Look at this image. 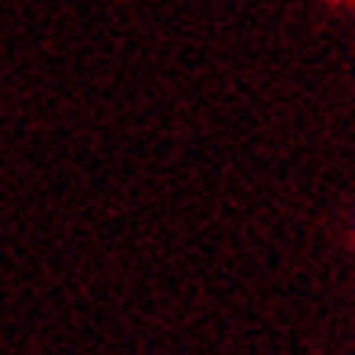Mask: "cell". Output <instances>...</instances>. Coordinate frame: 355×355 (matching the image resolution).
Returning a JSON list of instances; mask_svg holds the SVG:
<instances>
[{
    "label": "cell",
    "instance_id": "6da1fadb",
    "mask_svg": "<svg viewBox=\"0 0 355 355\" xmlns=\"http://www.w3.org/2000/svg\"><path fill=\"white\" fill-rule=\"evenodd\" d=\"M352 236H355V218H352Z\"/></svg>",
    "mask_w": 355,
    "mask_h": 355
}]
</instances>
